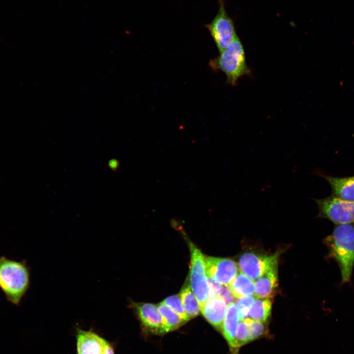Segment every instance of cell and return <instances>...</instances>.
<instances>
[{"label":"cell","instance_id":"1","mask_svg":"<svg viewBox=\"0 0 354 354\" xmlns=\"http://www.w3.org/2000/svg\"><path fill=\"white\" fill-rule=\"evenodd\" d=\"M324 240L328 249L327 257L338 265L342 283L349 282L354 267V225H336Z\"/></svg>","mask_w":354,"mask_h":354},{"label":"cell","instance_id":"2","mask_svg":"<svg viewBox=\"0 0 354 354\" xmlns=\"http://www.w3.org/2000/svg\"><path fill=\"white\" fill-rule=\"evenodd\" d=\"M30 286V272L24 261L0 257V289L10 303L19 305Z\"/></svg>","mask_w":354,"mask_h":354},{"label":"cell","instance_id":"3","mask_svg":"<svg viewBox=\"0 0 354 354\" xmlns=\"http://www.w3.org/2000/svg\"><path fill=\"white\" fill-rule=\"evenodd\" d=\"M220 53L219 56L209 61L208 65L213 71L224 73L227 84L235 86L240 78L251 76L243 46L238 36L229 47Z\"/></svg>","mask_w":354,"mask_h":354},{"label":"cell","instance_id":"4","mask_svg":"<svg viewBox=\"0 0 354 354\" xmlns=\"http://www.w3.org/2000/svg\"><path fill=\"white\" fill-rule=\"evenodd\" d=\"M316 203L317 217L325 218L336 225L354 223V201L333 195L323 199H312Z\"/></svg>","mask_w":354,"mask_h":354},{"label":"cell","instance_id":"5","mask_svg":"<svg viewBox=\"0 0 354 354\" xmlns=\"http://www.w3.org/2000/svg\"><path fill=\"white\" fill-rule=\"evenodd\" d=\"M218 4L216 15L205 27L220 53L229 47L237 36L234 22L226 10L225 0H219Z\"/></svg>","mask_w":354,"mask_h":354},{"label":"cell","instance_id":"6","mask_svg":"<svg viewBox=\"0 0 354 354\" xmlns=\"http://www.w3.org/2000/svg\"><path fill=\"white\" fill-rule=\"evenodd\" d=\"M189 244L191 253L190 285L201 308L209 299L204 255L193 243L190 242Z\"/></svg>","mask_w":354,"mask_h":354},{"label":"cell","instance_id":"7","mask_svg":"<svg viewBox=\"0 0 354 354\" xmlns=\"http://www.w3.org/2000/svg\"><path fill=\"white\" fill-rule=\"evenodd\" d=\"M279 256V252L271 255L246 252L240 257L238 266L241 272L253 280H256L278 264Z\"/></svg>","mask_w":354,"mask_h":354},{"label":"cell","instance_id":"8","mask_svg":"<svg viewBox=\"0 0 354 354\" xmlns=\"http://www.w3.org/2000/svg\"><path fill=\"white\" fill-rule=\"evenodd\" d=\"M207 277L221 285H229L238 271V265L230 259L204 256Z\"/></svg>","mask_w":354,"mask_h":354},{"label":"cell","instance_id":"9","mask_svg":"<svg viewBox=\"0 0 354 354\" xmlns=\"http://www.w3.org/2000/svg\"><path fill=\"white\" fill-rule=\"evenodd\" d=\"M131 306L146 331L154 334L165 333L162 318L157 305L132 302Z\"/></svg>","mask_w":354,"mask_h":354},{"label":"cell","instance_id":"10","mask_svg":"<svg viewBox=\"0 0 354 354\" xmlns=\"http://www.w3.org/2000/svg\"><path fill=\"white\" fill-rule=\"evenodd\" d=\"M227 308L226 302L219 295L209 298L201 307V311L213 326L221 331Z\"/></svg>","mask_w":354,"mask_h":354},{"label":"cell","instance_id":"11","mask_svg":"<svg viewBox=\"0 0 354 354\" xmlns=\"http://www.w3.org/2000/svg\"><path fill=\"white\" fill-rule=\"evenodd\" d=\"M239 321L236 305L234 303L228 304L221 331L229 345L232 354H238L239 348L236 344V334Z\"/></svg>","mask_w":354,"mask_h":354},{"label":"cell","instance_id":"12","mask_svg":"<svg viewBox=\"0 0 354 354\" xmlns=\"http://www.w3.org/2000/svg\"><path fill=\"white\" fill-rule=\"evenodd\" d=\"M106 342L93 332L80 330L77 335L78 354H103Z\"/></svg>","mask_w":354,"mask_h":354},{"label":"cell","instance_id":"13","mask_svg":"<svg viewBox=\"0 0 354 354\" xmlns=\"http://www.w3.org/2000/svg\"><path fill=\"white\" fill-rule=\"evenodd\" d=\"M317 173L329 183L332 195L344 200L354 201V176L340 177Z\"/></svg>","mask_w":354,"mask_h":354},{"label":"cell","instance_id":"14","mask_svg":"<svg viewBox=\"0 0 354 354\" xmlns=\"http://www.w3.org/2000/svg\"><path fill=\"white\" fill-rule=\"evenodd\" d=\"M278 283L277 264L255 280V295L258 298H271L278 286Z\"/></svg>","mask_w":354,"mask_h":354},{"label":"cell","instance_id":"15","mask_svg":"<svg viewBox=\"0 0 354 354\" xmlns=\"http://www.w3.org/2000/svg\"><path fill=\"white\" fill-rule=\"evenodd\" d=\"M229 286L236 298L255 294V282L241 272H237Z\"/></svg>","mask_w":354,"mask_h":354},{"label":"cell","instance_id":"16","mask_svg":"<svg viewBox=\"0 0 354 354\" xmlns=\"http://www.w3.org/2000/svg\"><path fill=\"white\" fill-rule=\"evenodd\" d=\"M178 296L182 307L189 319L199 314L201 311L200 306L188 283H186L183 286Z\"/></svg>","mask_w":354,"mask_h":354},{"label":"cell","instance_id":"17","mask_svg":"<svg viewBox=\"0 0 354 354\" xmlns=\"http://www.w3.org/2000/svg\"><path fill=\"white\" fill-rule=\"evenodd\" d=\"M157 306L162 318L165 333L177 329L186 323L162 302Z\"/></svg>","mask_w":354,"mask_h":354},{"label":"cell","instance_id":"18","mask_svg":"<svg viewBox=\"0 0 354 354\" xmlns=\"http://www.w3.org/2000/svg\"><path fill=\"white\" fill-rule=\"evenodd\" d=\"M271 298H257L249 311V318L266 321L271 314Z\"/></svg>","mask_w":354,"mask_h":354},{"label":"cell","instance_id":"19","mask_svg":"<svg viewBox=\"0 0 354 354\" xmlns=\"http://www.w3.org/2000/svg\"><path fill=\"white\" fill-rule=\"evenodd\" d=\"M257 298L256 295H250L237 298L236 306L240 320H243L247 318L249 311Z\"/></svg>","mask_w":354,"mask_h":354},{"label":"cell","instance_id":"20","mask_svg":"<svg viewBox=\"0 0 354 354\" xmlns=\"http://www.w3.org/2000/svg\"><path fill=\"white\" fill-rule=\"evenodd\" d=\"M162 302L177 314L186 322L190 320L182 307L178 295L169 296Z\"/></svg>","mask_w":354,"mask_h":354},{"label":"cell","instance_id":"21","mask_svg":"<svg viewBox=\"0 0 354 354\" xmlns=\"http://www.w3.org/2000/svg\"><path fill=\"white\" fill-rule=\"evenodd\" d=\"M236 340L238 348L252 341L248 326L244 320H240L238 324Z\"/></svg>","mask_w":354,"mask_h":354},{"label":"cell","instance_id":"22","mask_svg":"<svg viewBox=\"0 0 354 354\" xmlns=\"http://www.w3.org/2000/svg\"><path fill=\"white\" fill-rule=\"evenodd\" d=\"M243 320L248 326L252 341L264 334L266 326L264 322L252 320L249 318Z\"/></svg>","mask_w":354,"mask_h":354},{"label":"cell","instance_id":"23","mask_svg":"<svg viewBox=\"0 0 354 354\" xmlns=\"http://www.w3.org/2000/svg\"><path fill=\"white\" fill-rule=\"evenodd\" d=\"M219 296L225 300L227 305L234 303L236 299L229 285H222Z\"/></svg>","mask_w":354,"mask_h":354},{"label":"cell","instance_id":"24","mask_svg":"<svg viewBox=\"0 0 354 354\" xmlns=\"http://www.w3.org/2000/svg\"><path fill=\"white\" fill-rule=\"evenodd\" d=\"M207 278L209 286V298L219 296L222 285L210 277L207 276Z\"/></svg>","mask_w":354,"mask_h":354},{"label":"cell","instance_id":"25","mask_svg":"<svg viewBox=\"0 0 354 354\" xmlns=\"http://www.w3.org/2000/svg\"><path fill=\"white\" fill-rule=\"evenodd\" d=\"M103 354H115L113 347L106 342Z\"/></svg>","mask_w":354,"mask_h":354}]
</instances>
